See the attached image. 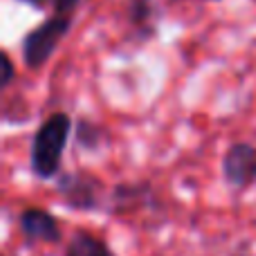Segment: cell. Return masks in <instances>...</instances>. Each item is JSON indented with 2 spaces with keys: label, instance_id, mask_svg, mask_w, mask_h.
<instances>
[{
  "label": "cell",
  "instance_id": "9c48e42d",
  "mask_svg": "<svg viewBox=\"0 0 256 256\" xmlns=\"http://www.w3.org/2000/svg\"><path fill=\"white\" fill-rule=\"evenodd\" d=\"M25 2H30V4H38V7H40V4H45V0H25Z\"/></svg>",
  "mask_w": 256,
  "mask_h": 256
},
{
  "label": "cell",
  "instance_id": "7a4b0ae2",
  "mask_svg": "<svg viewBox=\"0 0 256 256\" xmlns=\"http://www.w3.org/2000/svg\"><path fill=\"white\" fill-rule=\"evenodd\" d=\"M70 25H72L70 18L54 16L27 36L25 43H22V52H25V63L32 68V70L40 68L50 56H52L54 50H56L58 43L63 40V36L68 34Z\"/></svg>",
  "mask_w": 256,
  "mask_h": 256
},
{
  "label": "cell",
  "instance_id": "6da1fadb",
  "mask_svg": "<svg viewBox=\"0 0 256 256\" xmlns=\"http://www.w3.org/2000/svg\"><path fill=\"white\" fill-rule=\"evenodd\" d=\"M70 117L63 115V112H56L34 135V142H32V171L40 180H50L58 173L63 150H66L68 137H70Z\"/></svg>",
  "mask_w": 256,
  "mask_h": 256
},
{
  "label": "cell",
  "instance_id": "3957f363",
  "mask_svg": "<svg viewBox=\"0 0 256 256\" xmlns=\"http://www.w3.org/2000/svg\"><path fill=\"white\" fill-rule=\"evenodd\" d=\"M222 171L232 186L245 189L256 182V148L250 144H234L225 155Z\"/></svg>",
  "mask_w": 256,
  "mask_h": 256
},
{
  "label": "cell",
  "instance_id": "5b68a950",
  "mask_svg": "<svg viewBox=\"0 0 256 256\" xmlns=\"http://www.w3.org/2000/svg\"><path fill=\"white\" fill-rule=\"evenodd\" d=\"M99 182L88 176H66L58 182L68 207L74 209H97L99 204Z\"/></svg>",
  "mask_w": 256,
  "mask_h": 256
},
{
  "label": "cell",
  "instance_id": "277c9868",
  "mask_svg": "<svg viewBox=\"0 0 256 256\" xmlns=\"http://www.w3.org/2000/svg\"><path fill=\"white\" fill-rule=\"evenodd\" d=\"M20 230L27 240L36 243H58L63 236L58 220L45 209H27L20 214Z\"/></svg>",
  "mask_w": 256,
  "mask_h": 256
},
{
  "label": "cell",
  "instance_id": "ba28073f",
  "mask_svg": "<svg viewBox=\"0 0 256 256\" xmlns=\"http://www.w3.org/2000/svg\"><path fill=\"white\" fill-rule=\"evenodd\" d=\"M76 2H79V0H54V7H56V12L63 16L66 12L74 9V7H76Z\"/></svg>",
  "mask_w": 256,
  "mask_h": 256
},
{
  "label": "cell",
  "instance_id": "52a82bcc",
  "mask_svg": "<svg viewBox=\"0 0 256 256\" xmlns=\"http://www.w3.org/2000/svg\"><path fill=\"white\" fill-rule=\"evenodd\" d=\"M12 79H14V66L7 54H2V86H9Z\"/></svg>",
  "mask_w": 256,
  "mask_h": 256
},
{
  "label": "cell",
  "instance_id": "8992f818",
  "mask_svg": "<svg viewBox=\"0 0 256 256\" xmlns=\"http://www.w3.org/2000/svg\"><path fill=\"white\" fill-rule=\"evenodd\" d=\"M66 256H117V254L102 238L88 234V232H79V234L72 236L70 245L66 250Z\"/></svg>",
  "mask_w": 256,
  "mask_h": 256
}]
</instances>
